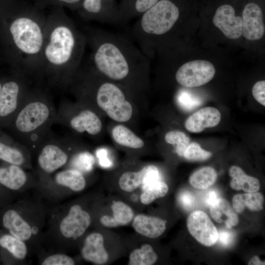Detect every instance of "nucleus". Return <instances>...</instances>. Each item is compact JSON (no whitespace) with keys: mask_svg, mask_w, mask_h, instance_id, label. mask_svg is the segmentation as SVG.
<instances>
[{"mask_svg":"<svg viewBox=\"0 0 265 265\" xmlns=\"http://www.w3.org/2000/svg\"><path fill=\"white\" fill-rule=\"evenodd\" d=\"M87 45L83 31L65 16L46 18L40 73L55 82L70 80L78 70Z\"/></svg>","mask_w":265,"mask_h":265,"instance_id":"obj_1","label":"nucleus"},{"mask_svg":"<svg viewBox=\"0 0 265 265\" xmlns=\"http://www.w3.org/2000/svg\"><path fill=\"white\" fill-rule=\"evenodd\" d=\"M83 31L91 50L90 65L101 75L122 81L134 74H145L148 57L130 39L100 28Z\"/></svg>","mask_w":265,"mask_h":265,"instance_id":"obj_2","label":"nucleus"},{"mask_svg":"<svg viewBox=\"0 0 265 265\" xmlns=\"http://www.w3.org/2000/svg\"><path fill=\"white\" fill-rule=\"evenodd\" d=\"M46 18L21 15L10 23L9 32L17 62L24 73H39L45 40Z\"/></svg>","mask_w":265,"mask_h":265,"instance_id":"obj_3","label":"nucleus"},{"mask_svg":"<svg viewBox=\"0 0 265 265\" xmlns=\"http://www.w3.org/2000/svg\"><path fill=\"white\" fill-rule=\"evenodd\" d=\"M180 14L173 0H159L138 17L131 29V35L148 57L155 39L173 29Z\"/></svg>","mask_w":265,"mask_h":265,"instance_id":"obj_4","label":"nucleus"},{"mask_svg":"<svg viewBox=\"0 0 265 265\" xmlns=\"http://www.w3.org/2000/svg\"><path fill=\"white\" fill-rule=\"evenodd\" d=\"M23 104L18 109L14 124L16 130L22 135L37 133L53 121V107L44 95H29Z\"/></svg>","mask_w":265,"mask_h":265,"instance_id":"obj_5","label":"nucleus"},{"mask_svg":"<svg viewBox=\"0 0 265 265\" xmlns=\"http://www.w3.org/2000/svg\"><path fill=\"white\" fill-rule=\"evenodd\" d=\"M96 85L95 98L99 107L114 121H129L132 107L121 88L113 81H104Z\"/></svg>","mask_w":265,"mask_h":265,"instance_id":"obj_6","label":"nucleus"},{"mask_svg":"<svg viewBox=\"0 0 265 265\" xmlns=\"http://www.w3.org/2000/svg\"><path fill=\"white\" fill-rule=\"evenodd\" d=\"M215 73V68L210 62L193 60L185 63L178 69L175 79L179 84L192 88L207 83L213 79Z\"/></svg>","mask_w":265,"mask_h":265,"instance_id":"obj_7","label":"nucleus"},{"mask_svg":"<svg viewBox=\"0 0 265 265\" xmlns=\"http://www.w3.org/2000/svg\"><path fill=\"white\" fill-rule=\"evenodd\" d=\"M80 15L85 20L104 23H121L118 4L115 0H82Z\"/></svg>","mask_w":265,"mask_h":265,"instance_id":"obj_8","label":"nucleus"},{"mask_svg":"<svg viewBox=\"0 0 265 265\" xmlns=\"http://www.w3.org/2000/svg\"><path fill=\"white\" fill-rule=\"evenodd\" d=\"M187 227L190 234L200 243L211 246L218 239V231L208 215L201 211L190 214L187 220Z\"/></svg>","mask_w":265,"mask_h":265,"instance_id":"obj_9","label":"nucleus"},{"mask_svg":"<svg viewBox=\"0 0 265 265\" xmlns=\"http://www.w3.org/2000/svg\"><path fill=\"white\" fill-rule=\"evenodd\" d=\"M90 223L89 214L80 206L75 205L70 208L68 214L61 221L59 229L65 238L76 239L84 233Z\"/></svg>","mask_w":265,"mask_h":265,"instance_id":"obj_10","label":"nucleus"},{"mask_svg":"<svg viewBox=\"0 0 265 265\" xmlns=\"http://www.w3.org/2000/svg\"><path fill=\"white\" fill-rule=\"evenodd\" d=\"M23 80H12L2 84L0 95V118L9 117L18 111L21 100L26 95Z\"/></svg>","mask_w":265,"mask_h":265,"instance_id":"obj_11","label":"nucleus"},{"mask_svg":"<svg viewBox=\"0 0 265 265\" xmlns=\"http://www.w3.org/2000/svg\"><path fill=\"white\" fill-rule=\"evenodd\" d=\"M213 23L228 38L236 39L240 37L242 31V20L235 16L234 8L230 5L224 4L216 10L213 18Z\"/></svg>","mask_w":265,"mask_h":265,"instance_id":"obj_12","label":"nucleus"},{"mask_svg":"<svg viewBox=\"0 0 265 265\" xmlns=\"http://www.w3.org/2000/svg\"><path fill=\"white\" fill-rule=\"evenodd\" d=\"M242 34L249 40H259L265 32L263 14L260 6L253 2L247 3L242 12Z\"/></svg>","mask_w":265,"mask_h":265,"instance_id":"obj_13","label":"nucleus"},{"mask_svg":"<svg viewBox=\"0 0 265 265\" xmlns=\"http://www.w3.org/2000/svg\"><path fill=\"white\" fill-rule=\"evenodd\" d=\"M159 180L157 167L153 165L145 166L137 172L124 173L119 180L120 188L126 192H132L139 186Z\"/></svg>","mask_w":265,"mask_h":265,"instance_id":"obj_14","label":"nucleus"},{"mask_svg":"<svg viewBox=\"0 0 265 265\" xmlns=\"http://www.w3.org/2000/svg\"><path fill=\"white\" fill-rule=\"evenodd\" d=\"M68 156L60 144L49 143L41 149L38 157V163L45 172L51 173L64 165Z\"/></svg>","mask_w":265,"mask_h":265,"instance_id":"obj_15","label":"nucleus"},{"mask_svg":"<svg viewBox=\"0 0 265 265\" xmlns=\"http://www.w3.org/2000/svg\"><path fill=\"white\" fill-rule=\"evenodd\" d=\"M221 120V113L216 108L207 106L202 108L190 116L185 122L187 130L192 132H200L207 128L217 126Z\"/></svg>","mask_w":265,"mask_h":265,"instance_id":"obj_16","label":"nucleus"},{"mask_svg":"<svg viewBox=\"0 0 265 265\" xmlns=\"http://www.w3.org/2000/svg\"><path fill=\"white\" fill-rule=\"evenodd\" d=\"M81 254L85 261L96 265L106 264L109 257L104 247L103 236L98 233L89 235L84 240Z\"/></svg>","mask_w":265,"mask_h":265,"instance_id":"obj_17","label":"nucleus"},{"mask_svg":"<svg viewBox=\"0 0 265 265\" xmlns=\"http://www.w3.org/2000/svg\"><path fill=\"white\" fill-rule=\"evenodd\" d=\"M70 127L77 132H85L92 135L99 133L102 130L101 120L95 113L89 109H83L69 119Z\"/></svg>","mask_w":265,"mask_h":265,"instance_id":"obj_18","label":"nucleus"},{"mask_svg":"<svg viewBox=\"0 0 265 265\" xmlns=\"http://www.w3.org/2000/svg\"><path fill=\"white\" fill-rule=\"evenodd\" d=\"M132 226L139 234L149 238H156L165 232L166 222L158 217L140 214L134 217Z\"/></svg>","mask_w":265,"mask_h":265,"instance_id":"obj_19","label":"nucleus"},{"mask_svg":"<svg viewBox=\"0 0 265 265\" xmlns=\"http://www.w3.org/2000/svg\"><path fill=\"white\" fill-rule=\"evenodd\" d=\"M2 223L13 237L23 241L30 238L32 235L30 226L15 210L10 209L6 211L2 216Z\"/></svg>","mask_w":265,"mask_h":265,"instance_id":"obj_20","label":"nucleus"},{"mask_svg":"<svg viewBox=\"0 0 265 265\" xmlns=\"http://www.w3.org/2000/svg\"><path fill=\"white\" fill-rule=\"evenodd\" d=\"M159 0H121L118 4L121 23L139 17Z\"/></svg>","mask_w":265,"mask_h":265,"instance_id":"obj_21","label":"nucleus"},{"mask_svg":"<svg viewBox=\"0 0 265 265\" xmlns=\"http://www.w3.org/2000/svg\"><path fill=\"white\" fill-rule=\"evenodd\" d=\"M210 213L218 223H225L228 228L238 223V217L229 202L225 199L218 198L210 207Z\"/></svg>","mask_w":265,"mask_h":265,"instance_id":"obj_22","label":"nucleus"},{"mask_svg":"<svg viewBox=\"0 0 265 265\" xmlns=\"http://www.w3.org/2000/svg\"><path fill=\"white\" fill-rule=\"evenodd\" d=\"M229 175L232 178L230 185L234 190L254 192H257L260 188L259 180L255 177L246 175L239 166H231L229 169Z\"/></svg>","mask_w":265,"mask_h":265,"instance_id":"obj_23","label":"nucleus"},{"mask_svg":"<svg viewBox=\"0 0 265 265\" xmlns=\"http://www.w3.org/2000/svg\"><path fill=\"white\" fill-rule=\"evenodd\" d=\"M27 176L19 165L10 164L0 167V184L11 190H18L26 183Z\"/></svg>","mask_w":265,"mask_h":265,"instance_id":"obj_24","label":"nucleus"},{"mask_svg":"<svg viewBox=\"0 0 265 265\" xmlns=\"http://www.w3.org/2000/svg\"><path fill=\"white\" fill-rule=\"evenodd\" d=\"M264 197L260 192H248L238 194L232 199L234 210L238 212H242L245 207L253 211H260L263 209Z\"/></svg>","mask_w":265,"mask_h":265,"instance_id":"obj_25","label":"nucleus"},{"mask_svg":"<svg viewBox=\"0 0 265 265\" xmlns=\"http://www.w3.org/2000/svg\"><path fill=\"white\" fill-rule=\"evenodd\" d=\"M55 181L58 185L76 192L82 190L86 185L82 174L77 169H67L57 173Z\"/></svg>","mask_w":265,"mask_h":265,"instance_id":"obj_26","label":"nucleus"},{"mask_svg":"<svg viewBox=\"0 0 265 265\" xmlns=\"http://www.w3.org/2000/svg\"><path fill=\"white\" fill-rule=\"evenodd\" d=\"M112 136L118 144L131 148L138 149L143 147V141L127 127L119 125L112 130Z\"/></svg>","mask_w":265,"mask_h":265,"instance_id":"obj_27","label":"nucleus"},{"mask_svg":"<svg viewBox=\"0 0 265 265\" xmlns=\"http://www.w3.org/2000/svg\"><path fill=\"white\" fill-rule=\"evenodd\" d=\"M215 170L209 166L202 167L194 172L190 177V184L194 187L204 189L212 186L217 179Z\"/></svg>","mask_w":265,"mask_h":265,"instance_id":"obj_28","label":"nucleus"},{"mask_svg":"<svg viewBox=\"0 0 265 265\" xmlns=\"http://www.w3.org/2000/svg\"><path fill=\"white\" fill-rule=\"evenodd\" d=\"M158 258L153 247L149 244H144L140 248L133 250L129 256V265H152Z\"/></svg>","mask_w":265,"mask_h":265,"instance_id":"obj_29","label":"nucleus"},{"mask_svg":"<svg viewBox=\"0 0 265 265\" xmlns=\"http://www.w3.org/2000/svg\"><path fill=\"white\" fill-rule=\"evenodd\" d=\"M143 192L140 199L141 203L148 205L158 198L164 197L168 192V186L160 180L142 186Z\"/></svg>","mask_w":265,"mask_h":265,"instance_id":"obj_30","label":"nucleus"},{"mask_svg":"<svg viewBox=\"0 0 265 265\" xmlns=\"http://www.w3.org/2000/svg\"><path fill=\"white\" fill-rule=\"evenodd\" d=\"M0 246L17 259L23 260L26 256L27 248L24 241L10 234L3 235L0 237Z\"/></svg>","mask_w":265,"mask_h":265,"instance_id":"obj_31","label":"nucleus"},{"mask_svg":"<svg viewBox=\"0 0 265 265\" xmlns=\"http://www.w3.org/2000/svg\"><path fill=\"white\" fill-rule=\"evenodd\" d=\"M0 159L9 164L21 166L25 162L24 152L20 148L0 141Z\"/></svg>","mask_w":265,"mask_h":265,"instance_id":"obj_32","label":"nucleus"},{"mask_svg":"<svg viewBox=\"0 0 265 265\" xmlns=\"http://www.w3.org/2000/svg\"><path fill=\"white\" fill-rule=\"evenodd\" d=\"M113 219L118 226H124L129 224L133 217V211L126 203L121 201L114 202L112 206Z\"/></svg>","mask_w":265,"mask_h":265,"instance_id":"obj_33","label":"nucleus"},{"mask_svg":"<svg viewBox=\"0 0 265 265\" xmlns=\"http://www.w3.org/2000/svg\"><path fill=\"white\" fill-rule=\"evenodd\" d=\"M164 138L167 143L175 146V151L179 156L183 157L190 143V139L185 133L178 130H172L166 133Z\"/></svg>","mask_w":265,"mask_h":265,"instance_id":"obj_34","label":"nucleus"},{"mask_svg":"<svg viewBox=\"0 0 265 265\" xmlns=\"http://www.w3.org/2000/svg\"><path fill=\"white\" fill-rule=\"evenodd\" d=\"M212 153L202 149L196 142L190 143L186 149L183 157L191 160H204L210 158Z\"/></svg>","mask_w":265,"mask_h":265,"instance_id":"obj_35","label":"nucleus"},{"mask_svg":"<svg viewBox=\"0 0 265 265\" xmlns=\"http://www.w3.org/2000/svg\"><path fill=\"white\" fill-rule=\"evenodd\" d=\"M73 162L79 171L88 172L92 168L94 159L91 154L88 153H82L78 155L75 158Z\"/></svg>","mask_w":265,"mask_h":265,"instance_id":"obj_36","label":"nucleus"},{"mask_svg":"<svg viewBox=\"0 0 265 265\" xmlns=\"http://www.w3.org/2000/svg\"><path fill=\"white\" fill-rule=\"evenodd\" d=\"M74 260L65 254H55L47 257L42 262V265H74Z\"/></svg>","mask_w":265,"mask_h":265,"instance_id":"obj_37","label":"nucleus"},{"mask_svg":"<svg viewBox=\"0 0 265 265\" xmlns=\"http://www.w3.org/2000/svg\"><path fill=\"white\" fill-rule=\"evenodd\" d=\"M252 95L254 99L263 106H265V81L257 82L253 86Z\"/></svg>","mask_w":265,"mask_h":265,"instance_id":"obj_38","label":"nucleus"},{"mask_svg":"<svg viewBox=\"0 0 265 265\" xmlns=\"http://www.w3.org/2000/svg\"><path fill=\"white\" fill-rule=\"evenodd\" d=\"M179 201L184 209L189 210L194 206V197L190 192L184 191L180 193L179 196Z\"/></svg>","mask_w":265,"mask_h":265,"instance_id":"obj_39","label":"nucleus"},{"mask_svg":"<svg viewBox=\"0 0 265 265\" xmlns=\"http://www.w3.org/2000/svg\"><path fill=\"white\" fill-rule=\"evenodd\" d=\"M234 239V236L230 231L220 230L218 232L217 241L224 246H228L231 244Z\"/></svg>","mask_w":265,"mask_h":265,"instance_id":"obj_40","label":"nucleus"},{"mask_svg":"<svg viewBox=\"0 0 265 265\" xmlns=\"http://www.w3.org/2000/svg\"><path fill=\"white\" fill-rule=\"evenodd\" d=\"M100 164L104 168H109L112 166L111 161L108 159L107 152L104 149H100L97 152Z\"/></svg>","mask_w":265,"mask_h":265,"instance_id":"obj_41","label":"nucleus"},{"mask_svg":"<svg viewBox=\"0 0 265 265\" xmlns=\"http://www.w3.org/2000/svg\"><path fill=\"white\" fill-rule=\"evenodd\" d=\"M219 197L217 192L215 190L208 191L204 198L205 204L208 207L211 206Z\"/></svg>","mask_w":265,"mask_h":265,"instance_id":"obj_42","label":"nucleus"},{"mask_svg":"<svg viewBox=\"0 0 265 265\" xmlns=\"http://www.w3.org/2000/svg\"><path fill=\"white\" fill-rule=\"evenodd\" d=\"M101 224L106 227L114 228L118 227V225L111 216L105 215L102 216L100 219Z\"/></svg>","mask_w":265,"mask_h":265,"instance_id":"obj_43","label":"nucleus"},{"mask_svg":"<svg viewBox=\"0 0 265 265\" xmlns=\"http://www.w3.org/2000/svg\"><path fill=\"white\" fill-rule=\"evenodd\" d=\"M248 265H265V262H262L257 256H254L248 263Z\"/></svg>","mask_w":265,"mask_h":265,"instance_id":"obj_44","label":"nucleus"},{"mask_svg":"<svg viewBox=\"0 0 265 265\" xmlns=\"http://www.w3.org/2000/svg\"><path fill=\"white\" fill-rule=\"evenodd\" d=\"M59 1L64 2L71 5L80 6L82 0H57Z\"/></svg>","mask_w":265,"mask_h":265,"instance_id":"obj_45","label":"nucleus"},{"mask_svg":"<svg viewBox=\"0 0 265 265\" xmlns=\"http://www.w3.org/2000/svg\"><path fill=\"white\" fill-rule=\"evenodd\" d=\"M2 86V84H1V82H0V95Z\"/></svg>","mask_w":265,"mask_h":265,"instance_id":"obj_46","label":"nucleus"}]
</instances>
